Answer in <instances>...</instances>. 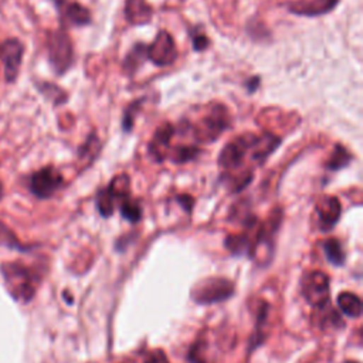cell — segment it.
I'll return each mask as SVG.
<instances>
[{"label": "cell", "mask_w": 363, "mask_h": 363, "mask_svg": "<svg viewBox=\"0 0 363 363\" xmlns=\"http://www.w3.org/2000/svg\"><path fill=\"white\" fill-rule=\"evenodd\" d=\"M339 4V0H298L288 4V12L296 16L315 18L332 12Z\"/></svg>", "instance_id": "obj_10"}, {"label": "cell", "mask_w": 363, "mask_h": 363, "mask_svg": "<svg viewBox=\"0 0 363 363\" xmlns=\"http://www.w3.org/2000/svg\"><path fill=\"white\" fill-rule=\"evenodd\" d=\"M25 56V45L19 39H8L0 46V59L5 69V80L9 84L16 83Z\"/></svg>", "instance_id": "obj_7"}, {"label": "cell", "mask_w": 363, "mask_h": 363, "mask_svg": "<svg viewBox=\"0 0 363 363\" xmlns=\"http://www.w3.org/2000/svg\"><path fill=\"white\" fill-rule=\"evenodd\" d=\"M146 60H148V46L144 43H138L127 54L122 69L129 77H132Z\"/></svg>", "instance_id": "obj_14"}, {"label": "cell", "mask_w": 363, "mask_h": 363, "mask_svg": "<svg viewBox=\"0 0 363 363\" xmlns=\"http://www.w3.org/2000/svg\"><path fill=\"white\" fill-rule=\"evenodd\" d=\"M108 190H110V193L113 195V197H114L115 200H117V199H120V200L127 199L128 195H129V178H128L127 175H120V176H117V178L111 182Z\"/></svg>", "instance_id": "obj_20"}, {"label": "cell", "mask_w": 363, "mask_h": 363, "mask_svg": "<svg viewBox=\"0 0 363 363\" xmlns=\"http://www.w3.org/2000/svg\"><path fill=\"white\" fill-rule=\"evenodd\" d=\"M350 161H352V155L347 152V149L342 145H336L328 162V168L330 171H339L345 168Z\"/></svg>", "instance_id": "obj_19"}, {"label": "cell", "mask_w": 363, "mask_h": 363, "mask_svg": "<svg viewBox=\"0 0 363 363\" xmlns=\"http://www.w3.org/2000/svg\"><path fill=\"white\" fill-rule=\"evenodd\" d=\"M345 363H357V362H355V360H347V362H345Z\"/></svg>", "instance_id": "obj_32"}, {"label": "cell", "mask_w": 363, "mask_h": 363, "mask_svg": "<svg viewBox=\"0 0 363 363\" xmlns=\"http://www.w3.org/2000/svg\"><path fill=\"white\" fill-rule=\"evenodd\" d=\"M0 246H8V247H12V248L23 250V247L21 246V243L15 237V234L2 223H0Z\"/></svg>", "instance_id": "obj_25"}, {"label": "cell", "mask_w": 363, "mask_h": 363, "mask_svg": "<svg viewBox=\"0 0 363 363\" xmlns=\"http://www.w3.org/2000/svg\"><path fill=\"white\" fill-rule=\"evenodd\" d=\"M154 11L145 0H127L125 18L134 26H145L152 21Z\"/></svg>", "instance_id": "obj_13"}, {"label": "cell", "mask_w": 363, "mask_h": 363, "mask_svg": "<svg viewBox=\"0 0 363 363\" xmlns=\"http://www.w3.org/2000/svg\"><path fill=\"white\" fill-rule=\"evenodd\" d=\"M49 62L57 76H64L74 63L73 42L66 30L53 32L47 40Z\"/></svg>", "instance_id": "obj_2"}, {"label": "cell", "mask_w": 363, "mask_h": 363, "mask_svg": "<svg viewBox=\"0 0 363 363\" xmlns=\"http://www.w3.org/2000/svg\"><path fill=\"white\" fill-rule=\"evenodd\" d=\"M5 284L11 295L18 301H30L36 294L38 275L21 263H8L2 265Z\"/></svg>", "instance_id": "obj_1"}, {"label": "cell", "mask_w": 363, "mask_h": 363, "mask_svg": "<svg viewBox=\"0 0 363 363\" xmlns=\"http://www.w3.org/2000/svg\"><path fill=\"white\" fill-rule=\"evenodd\" d=\"M246 86H247V91L253 94L260 87V79L258 77H253V79H250V81H247Z\"/></svg>", "instance_id": "obj_28"}, {"label": "cell", "mask_w": 363, "mask_h": 363, "mask_svg": "<svg viewBox=\"0 0 363 363\" xmlns=\"http://www.w3.org/2000/svg\"><path fill=\"white\" fill-rule=\"evenodd\" d=\"M145 363H169V360L163 350L156 349V350H152L151 353H148Z\"/></svg>", "instance_id": "obj_27"}, {"label": "cell", "mask_w": 363, "mask_h": 363, "mask_svg": "<svg viewBox=\"0 0 363 363\" xmlns=\"http://www.w3.org/2000/svg\"><path fill=\"white\" fill-rule=\"evenodd\" d=\"M53 2L60 8V6H63V4L66 2V0H53Z\"/></svg>", "instance_id": "obj_30"}, {"label": "cell", "mask_w": 363, "mask_h": 363, "mask_svg": "<svg viewBox=\"0 0 363 363\" xmlns=\"http://www.w3.org/2000/svg\"><path fill=\"white\" fill-rule=\"evenodd\" d=\"M38 88H39V93L43 97H46L49 101H52L54 105H62L69 98L67 93L53 83H40L38 84Z\"/></svg>", "instance_id": "obj_17"}, {"label": "cell", "mask_w": 363, "mask_h": 363, "mask_svg": "<svg viewBox=\"0 0 363 363\" xmlns=\"http://www.w3.org/2000/svg\"><path fill=\"white\" fill-rule=\"evenodd\" d=\"M302 295L313 308H325L329 302V278L322 271L308 272L302 280Z\"/></svg>", "instance_id": "obj_5"}, {"label": "cell", "mask_w": 363, "mask_h": 363, "mask_svg": "<svg viewBox=\"0 0 363 363\" xmlns=\"http://www.w3.org/2000/svg\"><path fill=\"white\" fill-rule=\"evenodd\" d=\"M178 202H179L180 204H183V206H185L186 212H190V210H192V206H193V199H192L190 196H180V197L178 199Z\"/></svg>", "instance_id": "obj_29"}, {"label": "cell", "mask_w": 363, "mask_h": 363, "mask_svg": "<svg viewBox=\"0 0 363 363\" xmlns=\"http://www.w3.org/2000/svg\"><path fill=\"white\" fill-rule=\"evenodd\" d=\"M178 59V47L172 35L166 30H161L154 43L148 46V60L156 67L172 66Z\"/></svg>", "instance_id": "obj_6"}, {"label": "cell", "mask_w": 363, "mask_h": 363, "mask_svg": "<svg viewBox=\"0 0 363 363\" xmlns=\"http://www.w3.org/2000/svg\"><path fill=\"white\" fill-rule=\"evenodd\" d=\"M338 305L340 311L350 318H359L362 315V301L352 292H342L338 296Z\"/></svg>", "instance_id": "obj_16"}, {"label": "cell", "mask_w": 363, "mask_h": 363, "mask_svg": "<svg viewBox=\"0 0 363 363\" xmlns=\"http://www.w3.org/2000/svg\"><path fill=\"white\" fill-rule=\"evenodd\" d=\"M173 134H175V127L172 124H163L161 128L156 129L149 144V154L156 162H163L168 158L169 145Z\"/></svg>", "instance_id": "obj_11"}, {"label": "cell", "mask_w": 363, "mask_h": 363, "mask_svg": "<svg viewBox=\"0 0 363 363\" xmlns=\"http://www.w3.org/2000/svg\"><path fill=\"white\" fill-rule=\"evenodd\" d=\"M234 294V285L227 278H209L200 281L192 289V298L197 304H214L229 299Z\"/></svg>", "instance_id": "obj_3"}, {"label": "cell", "mask_w": 363, "mask_h": 363, "mask_svg": "<svg viewBox=\"0 0 363 363\" xmlns=\"http://www.w3.org/2000/svg\"><path fill=\"white\" fill-rule=\"evenodd\" d=\"M190 39H192V47L195 52H203L209 47L210 45V40L209 38L203 33V32H199L197 28H195L192 32H190Z\"/></svg>", "instance_id": "obj_26"}, {"label": "cell", "mask_w": 363, "mask_h": 363, "mask_svg": "<svg viewBox=\"0 0 363 363\" xmlns=\"http://www.w3.org/2000/svg\"><path fill=\"white\" fill-rule=\"evenodd\" d=\"M4 196V188H2V183H0V199H2Z\"/></svg>", "instance_id": "obj_31"}, {"label": "cell", "mask_w": 363, "mask_h": 363, "mask_svg": "<svg viewBox=\"0 0 363 363\" xmlns=\"http://www.w3.org/2000/svg\"><path fill=\"white\" fill-rule=\"evenodd\" d=\"M145 98H139L137 101H134L132 104H129L124 113V118H122V128L125 132H131L132 127H134V121L137 114L141 111V107L144 104Z\"/></svg>", "instance_id": "obj_22"}, {"label": "cell", "mask_w": 363, "mask_h": 363, "mask_svg": "<svg viewBox=\"0 0 363 363\" xmlns=\"http://www.w3.org/2000/svg\"><path fill=\"white\" fill-rule=\"evenodd\" d=\"M254 141H255V135L247 134V135H243V137L234 139L233 142L227 144L223 148L220 158H219L220 166L227 171L237 169L238 166H241L247 154L250 152Z\"/></svg>", "instance_id": "obj_8"}, {"label": "cell", "mask_w": 363, "mask_h": 363, "mask_svg": "<svg viewBox=\"0 0 363 363\" xmlns=\"http://www.w3.org/2000/svg\"><path fill=\"white\" fill-rule=\"evenodd\" d=\"M199 154V149L195 146H179L175 149L172 159L176 163H185L188 161H192Z\"/></svg>", "instance_id": "obj_24"}, {"label": "cell", "mask_w": 363, "mask_h": 363, "mask_svg": "<svg viewBox=\"0 0 363 363\" xmlns=\"http://www.w3.org/2000/svg\"><path fill=\"white\" fill-rule=\"evenodd\" d=\"M114 204H115V199L113 197V195L110 193V190H101L98 193L97 197V206L98 210L101 213V216L104 217H110L114 213Z\"/></svg>", "instance_id": "obj_23"}, {"label": "cell", "mask_w": 363, "mask_h": 363, "mask_svg": "<svg viewBox=\"0 0 363 363\" xmlns=\"http://www.w3.org/2000/svg\"><path fill=\"white\" fill-rule=\"evenodd\" d=\"M323 250L325 254L328 257V260L333 264V265H343L345 264V253L342 250L340 243L336 238H329L325 241L323 244Z\"/></svg>", "instance_id": "obj_18"}, {"label": "cell", "mask_w": 363, "mask_h": 363, "mask_svg": "<svg viewBox=\"0 0 363 363\" xmlns=\"http://www.w3.org/2000/svg\"><path fill=\"white\" fill-rule=\"evenodd\" d=\"M319 226L322 230H330L340 217V203L336 197H325L316 206Z\"/></svg>", "instance_id": "obj_12"}, {"label": "cell", "mask_w": 363, "mask_h": 363, "mask_svg": "<svg viewBox=\"0 0 363 363\" xmlns=\"http://www.w3.org/2000/svg\"><path fill=\"white\" fill-rule=\"evenodd\" d=\"M62 185L63 176L53 166L38 171L30 179V189L40 199H47L53 196L62 188Z\"/></svg>", "instance_id": "obj_9"}, {"label": "cell", "mask_w": 363, "mask_h": 363, "mask_svg": "<svg viewBox=\"0 0 363 363\" xmlns=\"http://www.w3.org/2000/svg\"><path fill=\"white\" fill-rule=\"evenodd\" d=\"M229 113L226 107L216 104L195 128L196 139L200 142H213L229 128Z\"/></svg>", "instance_id": "obj_4"}, {"label": "cell", "mask_w": 363, "mask_h": 363, "mask_svg": "<svg viewBox=\"0 0 363 363\" xmlns=\"http://www.w3.org/2000/svg\"><path fill=\"white\" fill-rule=\"evenodd\" d=\"M121 213L131 223H138L142 217V209H141L139 203L132 202L128 197L124 199L121 203Z\"/></svg>", "instance_id": "obj_21"}, {"label": "cell", "mask_w": 363, "mask_h": 363, "mask_svg": "<svg viewBox=\"0 0 363 363\" xmlns=\"http://www.w3.org/2000/svg\"><path fill=\"white\" fill-rule=\"evenodd\" d=\"M64 18L70 25L77 28L91 25V12L77 2H71L66 6Z\"/></svg>", "instance_id": "obj_15"}]
</instances>
